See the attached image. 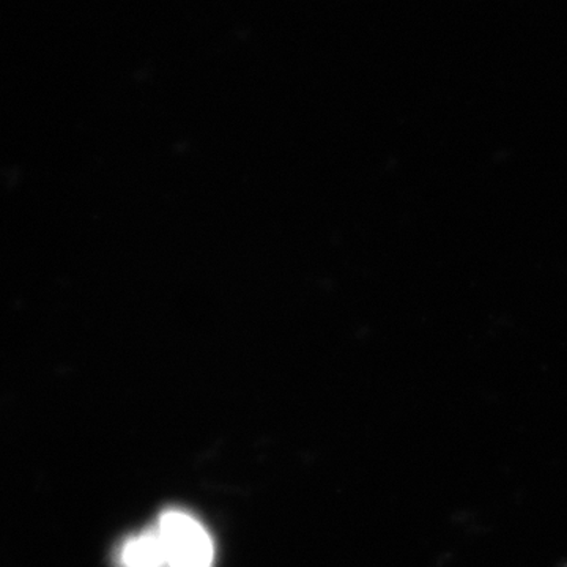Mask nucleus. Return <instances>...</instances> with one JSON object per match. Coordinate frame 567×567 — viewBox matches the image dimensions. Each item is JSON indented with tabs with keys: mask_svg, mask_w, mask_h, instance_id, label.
<instances>
[{
	"mask_svg": "<svg viewBox=\"0 0 567 567\" xmlns=\"http://www.w3.org/2000/svg\"><path fill=\"white\" fill-rule=\"evenodd\" d=\"M166 567H212L215 547L204 525L192 514L169 509L158 518Z\"/></svg>",
	"mask_w": 567,
	"mask_h": 567,
	"instance_id": "nucleus-1",
	"label": "nucleus"
},
{
	"mask_svg": "<svg viewBox=\"0 0 567 567\" xmlns=\"http://www.w3.org/2000/svg\"><path fill=\"white\" fill-rule=\"evenodd\" d=\"M118 559L122 567H166L162 537L156 525L130 537L123 544Z\"/></svg>",
	"mask_w": 567,
	"mask_h": 567,
	"instance_id": "nucleus-2",
	"label": "nucleus"
}]
</instances>
